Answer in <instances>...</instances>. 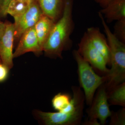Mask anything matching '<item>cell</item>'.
<instances>
[{"label":"cell","mask_w":125,"mask_h":125,"mask_svg":"<svg viewBox=\"0 0 125 125\" xmlns=\"http://www.w3.org/2000/svg\"><path fill=\"white\" fill-rule=\"evenodd\" d=\"M34 115L38 120L46 125H77V122L69 115L61 112H45L34 110Z\"/></svg>","instance_id":"cell-9"},{"label":"cell","mask_w":125,"mask_h":125,"mask_svg":"<svg viewBox=\"0 0 125 125\" xmlns=\"http://www.w3.org/2000/svg\"><path fill=\"white\" fill-rule=\"evenodd\" d=\"M12 0H0V18H5L7 15L6 10L9 3Z\"/></svg>","instance_id":"cell-20"},{"label":"cell","mask_w":125,"mask_h":125,"mask_svg":"<svg viewBox=\"0 0 125 125\" xmlns=\"http://www.w3.org/2000/svg\"><path fill=\"white\" fill-rule=\"evenodd\" d=\"M104 32L106 36L111 55V69L107 76L105 84L107 90L125 80V43L118 40L108 27L101 13L99 12Z\"/></svg>","instance_id":"cell-2"},{"label":"cell","mask_w":125,"mask_h":125,"mask_svg":"<svg viewBox=\"0 0 125 125\" xmlns=\"http://www.w3.org/2000/svg\"><path fill=\"white\" fill-rule=\"evenodd\" d=\"M73 54L78 66L80 87L83 90L85 102L87 105L90 106L96 90L106 82L107 76H99L96 74L91 65L83 59L77 50H74Z\"/></svg>","instance_id":"cell-3"},{"label":"cell","mask_w":125,"mask_h":125,"mask_svg":"<svg viewBox=\"0 0 125 125\" xmlns=\"http://www.w3.org/2000/svg\"><path fill=\"white\" fill-rule=\"evenodd\" d=\"M31 0H12L7 6V14L16 19L23 15L29 8Z\"/></svg>","instance_id":"cell-15"},{"label":"cell","mask_w":125,"mask_h":125,"mask_svg":"<svg viewBox=\"0 0 125 125\" xmlns=\"http://www.w3.org/2000/svg\"><path fill=\"white\" fill-rule=\"evenodd\" d=\"M106 22L125 20V0H114L99 11Z\"/></svg>","instance_id":"cell-11"},{"label":"cell","mask_w":125,"mask_h":125,"mask_svg":"<svg viewBox=\"0 0 125 125\" xmlns=\"http://www.w3.org/2000/svg\"><path fill=\"white\" fill-rule=\"evenodd\" d=\"M109 105L125 107V83H121L107 90Z\"/></svg>","instance_id":"cell-14"},{"label":"cell","mask_w":125,"mask_h":125,"mask_svg":"<svg viewBox=\"0 0 125 125\" xmlns=\"http://www.w3.org/2000/svg\"><path fill=\"white\" fill-rule=\"evenodd\" d=\"M109 125H125V108L123 107L116 112H112L111 115Z\"/></svg>","instance_id":"cell-17"},{"label":"cell","mask_w":125,"mask_h":125,"mask_svg":"<svg viewBox=\"0 0 125 125\" xmlns=\"http://www.w3.org/2000/svg\"><path fill=\"white\" fill-rule=\"evenodd\" d=\"M5 29V24L0 20V40L4 33Z\"/></svg>","instance_id":"cell-23"},{"label":"cell","mask_w":125,"mask_h":125,"mask_svg":"<svg viewBox=\"0 0 125 125\" xmlns=\"http://www.w3.org/2000/svg\"><path fill=\"white\" fill-rule=\"evenodd\" d=\"M42 52L33 27L25 31L21 37L18 46L13 53V58L30 52L39 55Z\"/></svg>","instance_id":"cell-8"},{"label":"cell","mask_w":125,"mask_h":125,"mask_svg":"<svg viewBox=\"0 0 125 125\" xmlns=\"http://www.w3.org/2000/svg\"><path fill=\"white\" fill-rule=\"evenodd\" d=\"M71 98L69 94L59 93L52 99V106L55 110L61 111L70 104Z\"/></svg>","instance_id":"cell-16"},{"label":"cell","mask_w":125,"mask_h":125,"mask_svg":"<svg viewBox=\"0 0 125 125\" xmlns=\"http://www.w3.org/2000/svg\"><path fill=\"white\" fill-rule=\"evenodd\" d=\"M43 13L55 22L62 15L64 0H36Z\"/></svg>","instance_id":"cell-12"},{"label":"cell","mask_w":125,"mask_h":125,"mask_svg":"<svg viewBox=\"0 0 125 125\" xmlns=\"http://www.w3.org/2000/svg\"><path fill=\"white\" fill-rule=\"evenodd\" d=\"M43 14L36 0H31L29 8L20 17L14 20V39L19 40L27 30L34 27Z\"/></svg>","instance_id":"cell-6"},{"label":"cell","mask_w":125,"mask_h":125,"mask_svg":"<svg viewBox=\"0 0 125 125\" xmlns=\"http://www.w3.org/2000/svg\"><path fill=\"white\" fill-rule=\"evenodd\" d=\"M113 33L118 40L125 43V20L116 21Z\"/></svg>","instance_id":"cell-18"},{"label":"cell","mask_w":125,"mask_h":125,"mask_svg":"<svg viewBox=\"0 0 125 125\" xmlns=\"http://www.w3.org/2000/svg\"><path fill=\"white\" fill-rule=\"evenodd\" d=\"M77 50L83 59L88 62L94 69L104 75L109 73L107 63L102 54L90 42L86 32L83 34L78 45Z\"/></svg>","instance_id":"cell-4"},{"label":"cell","mask_w":125,"mask_h":125,"mask_svg":"<svg viewBox=\"0 0 125 125\" xmlns=\"http://www.w3.org/2000/svg\"><path fill=\"white\" fill-rule=\"evenodd\" d=\"M96 96L94 97L90 107L87 111L89 120L99 121L101 125H105L112 112L109 108L107 92L105 83L98 88Z\"/></svg>","instance_id":"cell-5"},{"label":"cell","mask_w":125,"mask_h":125,"mask_svg":"<svg viewBox=\"0 0 125 125\" xmlns=\"http://www.w3.org/2000/svg\"><path fill=\"white\" fill-rule=\"evenodd\" d=\"M74 0H64L62 15L55 23L43 52L51 58H62V52L71 48V36L74 29L73 18Z\"/></svg>","instance_id":"cell-1"},{"label":"cell","mask_w":125,"mask_h":125,"mask_svg":"<svg viewBox=\"0 0 125 125\" xmlns=\"http://www.w3.org/2000/svg\"><path fill=\"white\" fill-rule=\"evenodd\" d=\"M55 23L51 18L43 14L34 26L39 43L42 51Z\"/></svg>","instance_id":"cell-13"},{"label":"cell","mask_w":125,"mask_h":125,"mask_svg":"<svg viewBox=\"0 0 125 125\" xmlns=\"http://www.w3.org/2000/svg\"><path fill=\"white\" fill-rule=\"evenodd\" d=\"M98 120H92L88 119L85 122L83 123L84 125H100V123L98 121Z\"/></svg>","instance_id":"cell-22"},{"label":"cell","mask_w":125,"mask_h":125,"mask_svg":"<svg viewBox=\"0 0 125 125\" xmlns=\"http://www.w3.org/2000/svg\"><path fill=\"white\" fill-rule=\"evenodd\" d=\"M4 33L0 40V58L1 62L10 69L13 66V46L14 39V23L7 21L5 22Z\"/></svg>","instance_id":"cell-7"},{"label":"cell","mask_w":125,"mask_h":125,"mask_svg":"<svg viewBox=\"0 0 125 125\" xmlns=\"http://www.w3.org/2000/svg\"><path fill=\"white\" fill-rule=\"evenodd\" d=\"M0 62H1V60L0 58Z\"/></svg>","instance_id":"cell-24"},{"label":"cell","mask_w":125,"mask_h":125,"mask_svg":"<svg viewBox=\"0 0 125 125\" xmlns=\"http://www.w3.org/2000/svg\"><path fill=\"white\" fill-rule=\"evenodd\" d=\"M85 32L94 46L105 58L107 65H110L111 55L106 38L97 27H90Z\"/></svg>","instance_id":"cell-10"},{"label":"cell","mask_w":125,"mask_h":125,"mask_svg":"<svg viewBox=\"0 0 125 125\" xmlns=\"http://www.w3.org/2000/svg\"><path fill=\"white\" fill-rule=\"evenodd\" d=\"M10 70L6 65L0 62V83L5 82L7 79Z\"/></svg>","instance_id":"cell-19"},{"label":"cell","mask_w":125,"mask_h":125,"mask_svg":"<svg viewBox=\"0 0 125 125\" xmlns=\"http://www.w3.org/2000/svg\"><path fill=\"white\" fill-rule=\"evenodd\" d=\"M113 0H95V1L99 4L102 8H103Z\"/></svg>","instance_id":"cell-21"}]
</instances>
